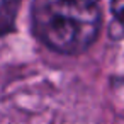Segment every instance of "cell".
Wrapping results in <instances>:
<instances>
[{"label":"cell","mask_w":124,"mask_h":124,"mask_svg":"<svg viewBox=\"0 0 124 124\" xmlns=\"http://www.w3.org/2000/svg\"><path fill=\"white\" fill-rule=\"evenodd\" d=\"M100 0H34L32 26L38 38L51 49L78 54L99 36Z\"/></svg>","instance_id":"1"},{"label":"cell","mask_w":124,"mask_h":124,"mask_svg":"<svg viewBox=\"0 0 124 124\" xmlns=\"http://www.w3.org/2000/svg\"><path fill=\"white\" fill-rule=\"evenodd\" d=\"M22 0H0V38L14 29Z\"/></svg>","instance_id":"2"},{"label":"cell","mask_w":124,"mask_h":124,"mask_svg":"<svg viewBox=\"0 0 124 124\" xmlns=\"http://www.w3.org/2000/svg\"><path fill=\"white\" fill-rule=\"evenodd\" d=\"M110 12H112L110 34L114 38H124V0H112Z\"/></svg>","instance_id":"3"}]
</instances>
